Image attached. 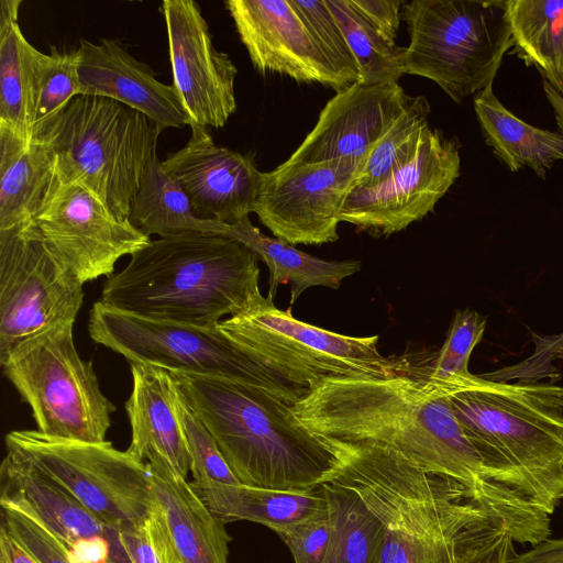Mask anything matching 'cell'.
I'll return each mask as SVG.
<instances>
[{
  "mask_svg": "<svg viewBox=\"0 0 563 563\" xmlns=\"http://www.w3.org/2000/svg\"><path fill=\"white\" fill-rule=\"evenodd\" d=\"M314 432L345 444L390 448L428 473L452 477L509 531L538 544L551 516L503 483L467 439L445 390L424 375L325 380L295 405Z\"/></svg>",
  "mask_w": 563,
  "mask_h": 563,
  "instance_id": "cell-1",
  "label": "cell"
},
{
  "mask_svg": "<svg viewBox=\"0 0 563 563\" xmlns=\"http://www.w3.org/2000/svg\"><path fill=\"white\" fill-rule=\"evenodd\" d=\"M170 373L241 484L312 490L342 467L350 445L310 429L296 404L254 385Z\"/></svg>",
  "mask_w": 563,
  "mask_h": 563,
  "instance_id": "cell-2",
  "label": "cell"
},
{
  "mask_svg": "<svg viewBox=\"0 0 563 563\" xmlns=\"http://www.w3.org/2000/svg\"><path fill=\"white\" fill-rule=\"evenodd\" d=\"M349 445L339 474L382 523L378 563H459L468 547L507 530L459 481L384 445Z\"/></svg>",
  "mask_w": 563,
  "mask_h": 563,
  "instance_id": "cell-3",
  "label": "cell"
},
{
  "mask_svg": "<svg viewBox=\"0 0 563 563\" xmlns=\"http://www.w3.org/2000/svg\"><path fill=\"white\" fill-rule=\"evenodd\" d=\"M103 283L99 301L118 311L202 328L264 300L257 256L231 238L186 233L150 240Z\"/></svg>",
  "mask_w": 563,
  "mask_h": 563,
  "instance_id": "cell-4",
  "label": "cell"
},
{
  "mask_svg": "<svg viewBox=\"0 0 563 563\" xmlns=\"http://www.w3.org/2000/svg\"><path fill=\"white\" fill-rule=\"evenodd\" d=\"M438 385L489 470L552 516L563 501V386L474 374Z\"/></svg>",
  "mask_w": 563,
  "mask_h": 563,
  "instance_id": "cell-5",
  "label": "cell"
},
{
  "mask_svg": "<svg viewBox=\"0 0 563 563\" xmlns=\"http://www.w3.org/2000/svg\"><path fill=\"white\" fill-rule=\"evenodd\" d=\"M159 133L137 110L109 98L78 95L33 140L54 152L59 179L81 183L113 216L129 220Z\"/></svg>",
  "mask_w": 563,
  "mask_h": 563,
  "instance_id": "cell-6",
  "label": "cell"
},
{
  "mask_svg": "<svg viewBox=\"0 0 563 563\" xmlns=\"http://www.w3.org/2000/svg\"><path fill=\"white\" fill-rule=\"evenodd\" d=\"M402 18L405 75L434 81L456 103L493 85L514 46L506 1L412 0Z\"/></svg>",
  "mask_w": 563,
  "mask_h": 563,
  "instance_id": "cell-7",
  "label": "cell"
},
{
  "mask_svg": "<svg viewBox=\"0 0 563 563\" xmlns=\"http://www.w3.org/2000/svg\"><path fill=\"white\" fill-rule=\"evenodd\" d=\"M88 331L96 343L121 354L129 364L254 385L294 404L310 393L257 358L219 324L202 328L152 320L98 300L90 309Z\"/></svg>",
  "mask_w": 563,
  "mask_h": 563,
  "instance_id": "cell-8",
  "label": "cell"
},
{
  "mask_svg": "<svg viewBox=\"0 0 563 563\" xmlns=\"http://www.w3.org/2000/svg\"><path fill=\"white\" fill-rule=\"evenodd\" d=\"M73 327L62 324L24 341L0 364L30 406L36 431L104 442L115 406L101 391L92 363L79 356Z\"/></svg>",
  "mask_w": 563,
  "mask_h": 563,
  "instance_id": "cell-9",
  "label": "cell"
},
{
  "mask_svg": "<svg viewBox=\"0 0 563 563\" xmlns=\"http://www.w3.org/2000/svg\"><path fill=\"white\" fill-rule=\"evenodd\" d=\"M219 327L269 367L310 389L330 379L406 373L379 353L377 335L349 336L308 324L291 314V307L277 308L269 296Z\"/></svg>",
  "mask_w": 563,
  "mask_h": 563,
  "instance_id": "cell-10",
  "label": "cell"
},
{
  "mask_svg": "<svg viewBox=\"0 0 563 563\" xmlns=\"http://www.w3.org/2000/svg\"><path fill=\"white\" fill-rule=\"evenodd\" d=\"M5 451L55 481L111 525L140 523L156 501L147 463L110 441L81 442L16 430L5 435Z\"/></svg>",
  "mask_w": 563,
  "mask_h": 563,
  "instance_id": "cell-11",
  "label": "cell"
},
{
  "mask_svg": "<svg viewBox=\"0 0 563 563\" xmlns=\"http://www.w3.org/2000/svg\"><path fill=\"white\" fill-rule=\"evenodd\" d=\"M82 286L25 225L0 231V362L24 341L74 323Z\"/></svg>",
  "mask_w": 563,
  "mask_h": 563,
  "instance_id": "cell-12",
  "label": "cell"
},
{
  "mask_svg": "<svg viewBox=\"0 0 563 563\" xmlns=\"http://www.w3.org/2000/svg\"><path fill=\"white\" fill-rule=\"evenodd\" d=\"M25 227L82 284L113 274L117 262L151 239L113 216L81 183L56 177Z\"/></svg>",
  "mask_w": 563,
  "mask_h": 563,
  "instance_id": "cell-13",
  "label": "cell"
},
{
  "mask_svg": "<svg viewBox=\"0 0 563 563\" xmlns=\"http://www.w3.org/2000/svg\"><path fill=\"white\" fill-rule=\"evenodd\" d=\"M365 162H284L262 174L253 212L263 225L291 245H319L339 239L340 211Z\"/></svg>",
  "mask_w": 563,
  "mask_h": 563,
  "instance_id": "cell-14",
  "label": "cell"
},
{
  "mask_svg": "<svg viewBox=\"0 0 563 563\" xmlns=\"http://www.w3.org/2000/svg\"><path fill=\"white\" fill-rule=\"evenodd\" d=\"M459 143L429 128L416 152L387 178L373 186H354L340 222L374 236H388L433 211L460 176Z\"/></svg>",
  "mask_w": 563,
  "mask_h": 563,
  "instance_id": "cell-15",
  "label": "cell"
},
{
  "mask_svg": "<svg viewBox=\"0 0 563 563\" xmlns=\"http://www.w3.org/2000/svg\"><path fill=\"white\" fill-rule=\"evenodd\" d=\"M173 87L186 111L189 126L222 128L235 112L234 81L238 69L230 56L218 51L197 2H162Z\"/></svg>",
  "mask_w": 563,
  "mask_h": 563,
  "instance_id": "cell-16",
  "label": "cell"
},
{
  "mask_svg": "<svg viewBox=\"0 0 563 563\" xmlns=\"http://www.w3.org/2000/svg\"><path fill=\"white\" fill-rule=\"evenodd\" d=\"M0 504L23 510L53 531L78 563H133L121 536L55 481L5 454L0 467Z\"/></svg>",
  "mask_w": 563,
  "mask_h": 563,
  "instance_id": "cell-17",
  "label": "cell"
},
{
  "mask_svg": "<svg viewBox=\"0 0 563 563\" xmlns=\"http://www.w3.org/2000/svg\"><path fill=\"white\" fill-rule=\"evenodd\" d=\"M253 66L336 92L350 87L332 66L294 0L224 2Z\"/></svg>",
  "mask_w": 563,
  "mask_h": 563,
  "instance_id": "cell-18",
  "label": "cell"
},
{
  "mask_svg": "<svg viewBox=\"0 0 563 563\" xmlns=\"http://www.w3.org/2000/svg\"><path fill=\"white\" fill-rule=\"evenodd\" d=\"M410 99L398 82L353 84L327 102L314 128L286 162H366Z\"/></svg>",
  "mask_w": 563,
  "mask_h": 563,
  "instance_id": "cell-19",
  "label": "cell"
},
{
  "mask_svg": "<svg viewBox=\"0 0 563 563\" xmlns=\"http://www.w3.org/2000/svg\"><path fill=\"white\" fill-rule=\"evenodd\" d=\"M162 165L196 216L233 224L253 212L263 173L251 157L217 145L207 129L191 126L187 144Z\"/></svg>",
  "mask_w": 563,
  "mask_h": 563,
  "instance_id": "cell-20",
  "label": "cell"
},
{
  "mask_svg": "<svg viewBox=\"0 0 563 563\" xmlns=\"http://www.w3.org/2000/svg\"><path fill=\"white\" fill-rule=\"evenodd\" d=\"M78 77L80 95L121 102L146 115L161 132L189 125L175 88L161 82L152 68L133 57L118 42L80 40Z\"/></svg>",
  "mask_w": 563,
  "mask_h": 563,
  "instance_id": "cell-21",
  "label": "cell"
},
{
  "mask_svg": "<svg viewBox=\"0 0 563 563\" xmlns=\"http://www.w3.org/2000/svg\"><path fill=\"white\" fill-rule=\"evenodd\" d=\"M130 367L133 386L124 407L132 435L126 452L143 462L159 459L187 478L191 461L172 373L143 363Z\"/></svg>",
  "mask_w": 563,
  "mask_h": 563,
  "instance_id": "cell-22",
  "label": "cell"
},
{
  "mask_svg": "<svg viewBox=\"0 0 563 563\" xmlns=\"http://www.w3.org/2000/svg\"><path fill=\"white\" fill-rule=\"evenodd\" d=\"M154 493L183 563H229L225 523L166 462H147Z\"/></svg>",
  "mask_w": 563,
  "mask_h": 563,
  "instance_id": "cell-23",
  "label": "cell"
},
{
  "mask_svg": "<svg viewBox=\"0 0 563 563\" xmlns=\"http://www.w3.org/2000/svg\"><path fill=\"white\" fill-rule=\"evenodd\" d=\"M56 156L0 124V231L27 224L56 181Z\"/></svg>",
  "mask_w": 563,
  "mask_h": 563,
  "instance_id": "cell-24",
  "label": "cell"
},
{
  "mask_svg": "<svg viewBox=\"0 0 563 563\" xmlns=\"http://www.w3.org/2000/svg\"><path fill=\"white\" fill-rule=\"evenodd\" d=\"M473 103L486 144L509 170L528 167L544 177L563 161V135L516 117L498 100L493 85L476 93Z\"/></svg>",
  "mask_w": 563,
  "mask_h": 563,
  "instance_id": "cell-25",
  "label": "cell"
},
{
  "mask_svg": "<svg viewBox=\"0 0 563 563\" xmlns=\"http://www.w3.org/2000/svg\"><path fill=\"white\" fill-rule=\"evenodd\" d=\"M192 486L224 523L245 520L277 532L328 511V500L321 485L305 492L274 490L243 484Z\"/></svg>",
  "mask_w": 563,
  "mask_h": 563,
  "instance_id": "cell-26",
  "label": "cell"
},
{
  "mask_svg": "<svg viewBox=\"0 0 563 563\" xmlns=\"http://www.w3.org/2000/svg\"><path fill=\"white\" fill-rule=\"evenodd\" d=\"M224 236L242 243L266 264L272 299L280 285H290V306L310 287L338 289L344 278L361 268L358 261H324L280 239L269 238L254 227L249 217L230 224Z\"/></svg>",
  "mask_w": 563,
  "mask_h": 563,
  "instance_id": "cell-27",
  "label": "cell"
},
{
  "mask_svg": "<svg viewBox=\"0 0 563 563\" xmlns=\"http://www.w3.org/2000/svg\"><path fill=\"white\" fill-rule=\"evenodd\" d=\"M129 221L145 235L157 234L159 238L186 233L224 235L230 225L196 216L188 197L166 173L157 153L142 176Z\"/></svg>",
  "mask_w": 563,
  "mask_h": 563,
  "instance_id": "cell-28",
  "label": "cell"
},
{
  "mask_svg": "<svg viewBox=\"0 0 563 563\" xmlns=\"http://www.w3.org/2000/svg\"><path fill=\"white\" fill-rule=\"evenodd\" d=\"M321 486L332 525L323 563H378L383 534L379 519L339 471Z\"/></svg>",
  "mask_w": 563,
  "mask_h": 563,
  "instance_id": "cell-29",
  "label": "cell"
},
{
  "mask_svg": "<svg viewBox=\"0 0 563 563\" xmlns=\"http://www.w3.org/2000/svg\"><path fill=\"white\" fill-rule=\"evenodd\" d=\"M38 49L19 23L0 25V124L32 141L35 118V56Z\"/></svg>",
  "mask_w": 563,
  "mask_h": 563,
  "instance_id": "cell-30",
  "label": "cell"
},
{
  "mask_svg": "<svg viewBox=\"0 0 563 563\" xmlns=\"http://www.w3.org/2000/svg\"><path fill=\"white\" fill-rule=\"evenodd\" d=\"M514 46L551 81L563 56V0H507Z\"/></svg>",
  "mask_w": 563,
  "mask_h": 563,
  "instance_id": "cell-31",
  "label": "cell"
},
{
  "mask_svg": "<svg viewBox=\"0 0 563 563\" xmlns=\"http://www.w3.org/2000/svg\"><path fill=\"white\" fill-rule=\"evenodd\" d=\"M336 19L361 70V82H398L405 75V47L397 46L355 10L349 0H324Z\"/></svg>",
  "mask_w": 563,
  "mask_h": 563,
  "instance_id": "cell-32",
  "label": "cell"
},
{
  "mask_svg": "<svg viewBox=\"0 0 563 563\" xmlns=\"http://www.w3.org/2000/svg\"><path fill=\"white\" fill-rule=\"evenodd\" d=\"M430 106L422 97H411L366 159L355 186L368 187L387 178L417 152L427 130Z\"/></svg>",
  "mask_w": 563,
  "mask_h": 563,
  "instance_id": "cell-33",
  "label": "cell"
},
{
  "mask_svg": "<svg viewBox=\"0 0 563 563\" xmlns=\"http://www.w3.org/2000/svg\"><path fill=\"white\" fill-rule=\"evenodd\" d=\"M34 69L33 135L59 114L76 96L80 95L77 49L58 52L55 47H51L49 54L37 51Z\"/></svg>",
  "mask_w": 563,
  "mask_h": 563,
  "instance_id": "cell-34",
  "label": "cell"
},
{
  "mask_svg": "<svg viewBox=\"0 0 563 563\" xmlns=\"http://www.w3.org/2000/svg\"><path fill=\"white\" fill-rule=\"evenodd\" d=\"M486 322V318L475 310H457L441 350L429 372L423 375L437 384L470 376V357L483 339Z\"/></svg>",
  "mask_w": 563,
  "mask_h": 563,
  "instance_id": "cell-35",
  "label": "cell"
},
{
  "mask_svg": "<svg viewBox=\"0 0 563 563\" xmlns=\"http://www.w3.org/2000/svg\"><path fill=\"white\" fill-rule=\"evenodd\" d=\"M178 409L190 454L192 485L212 487L241 484L225 462L214 438L190 409L180 391Z\"/></svg>",
  "mask_w": 563,
  "mask_h": 563,
  "instance_id": "cell-36",
  "label": "cell"
},
{
  "mask_svg": "<svg viewBox=\"0 0 563 563\" xmlns=\"http://www.w3.org/2000/svg\"><path fill=\"white\" fill-rule=\"evenodd\" d=\"M325 56L342 77L352 86L361 81L357 60L324 0H294Z\"/></svg>",
  "mask_w": 563,
  "mask_h": 563,
  "instance_id": "cell-37",
  "label": "cell"
},
{
  "mask_svg": "<svg viewBox=\"0 0 563 563\" xmlns=\"http://www.w3.org/2000/svg\"><path fill=\"white\" fill-rule=\"evenodd\" d=\"M0 506V529L40 563H78L65 543L44 523L10 505Z\"/></svg>",
  "mask_w": 563,
  "mask_h": 563,
  "instance_id": "cell-38",
  "label": "cell"
},
{
  "mask_svg": "<svg viewBox=\"0 0 563 563\" xmlns=\"http://www.w3.org/2000/svg\"><path fill=\"white\" fill-rule=\"evenodd\" d=\"M121 536L133 563H183L157 499L143 521L122 526Z\"/></svg>",
  "mask_w": 563,
  "mask_h": 563,
  "instance_id": "cell-39",
  "label": "cell"
},
{
  "mask_svg": "<svg viewBox=\"0 0 563 563\" xmlns=\"http://www.w3.org/2000/svg\"><path fill=\"white\" fill-rule=\"evenodd\" d=\"M276 533L290 550L295 563H323L332 534L329 508Z\"/></svg>",
  "mask_w": 563,
  "mask_h": 563,
  "instance_id": "cell-40",
  "label": "cell"
},
{
  "mask_svg": "<svg viewBox=\"0 0 563 563\" xmlns=\"http://www.w3.org/2000/svg\"><path fill=\"white\" fill-rule=\"evenodd\" d=\"M374 27L391 42H395L399 26L401 0H349Z\"/></svg>",
  "mask_w": 563,
  "mask_h": 563,
  "instance_id": "cell-41",
  "label": "cell"
},
{
  "mask_svg": "<svg viewBox=\"0 0 563 563\" xmlns=\"http://www.w3.org/2000/svg\"><path fill=\"white\" fill-rule=\"evenodd\" d=\"M514 552V540L508 530H504L464 550L459 563H507Z\"/></svg>",
  "mask_w": 563,
  "mask_h": 563,
  "instance_id": "cell-42",
  "label": "cell"
},
{
  "mask_svg": "<svg viewBox=\"0 0 563 563\" xmlns=\"http://www.w3.org/2000/svg\"><path fill=\"white\" fill-rule=\"evenodd\" d=\"M507 563H563V538H547L523 553L514 552Z\"/></svg>",
  "mask_w": 563,
  "mask_h": 563,
  "instance_id": "cell-43",
  "label": "cell"
},
{
  "mask_svg": "<svg viewBox=\"0 0 563 563\" xmlns=\"http://www.w3.org/2000/svg\"><path fill=\"white\" fill-rule=\"evenodd\" d=\"M0 553H2L9 563H40L24 548H22L12 537L0 529Z\"/></svg>",
  "mask_w": 563,
  "mask_h": 563,
  "instance_id": "cell-44",
  "label": "cell"
},
{
  "mask_svg": "<svg viewBox=\"0 0 563 563\" xmlns=\"http://www.w3.org/2000/svg\"><path fill=\"white\" fill-rule=\"evenodd\" d=\"M542 86L545 98L553 110L560 133L563 135V97L545 79H543Z\"/></svg>",
  "mask_w": 563,
  "mask_h": 563,
  "instance_id": "cell-45",
  "label": "cell"
},
{
  "mask_svg": "<svg viewBox=\"0 0 563 563\" xmlns=\"http://www.w3.org/2000/svg\"><path fill=\"white\" fill-rule=\"evenodd\" d=\"M21 0H1L0 25L18 22Z\"/></svg>",
  "mask_w": 563,
  "mask_h": 563,
  "instance_id": "cell-46",
  "label": "cell"
},
{
  "mask_svg": "<svg viewBox=\"0 0 563 563\" xmlns=\"http://www.w3.org/2000/svg\"><path fill=\"white\" fill-rule=\"evenodd\" d=\"M538 342H541L538 346L549 347L547 351L549 354H553L554 357H563V333L553 338H538Z\"/></svg>",
  "mask_w": 563,
  "mask_h": 563,
  "instance_id": "cell-47",
  "label": "cell"
},
{
  "mask_svg": "<svg viewBox=\"0 0 563 563\" xmlns=\"http://www.w3.org/2000/svg\"><path fill=\"white\" fill-rule=\"evenodd\" d=\"M548 82L563 97V56L558 75Z\"/></svg>",
  "mask_w": 563,
  "mask_h": 563,
  "instance_id": "cell-48",
  "label": "cell"
},
{
  "mask_svg": "<svg viewBox=\"0 0 563 563\" xmlns=\"http://www.w3.org/2000/svg\"><path fill=\"white\" fill-rule=\"evenodd\" d=\"M0 563H9L7 558L2 553H0Z\"/></svg>",
  "mask_w": 563,
  "mask_h": 563,
  "instance_id": "cell-49",
  "label": "cell"
}]
</instances>
